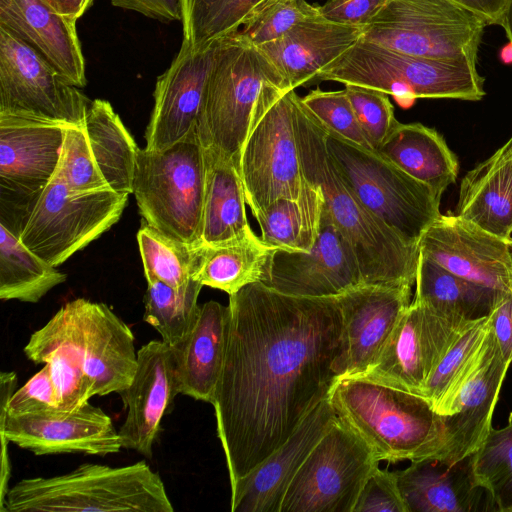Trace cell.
<instances>
[{
  "label": "cell",
  "mask_w": 512,
  "mask_h": 512,
  "mask_svg": "<svg viewBox=\"0 0 512 512\" xmlns=\"http://www.w3.org/2000/svg\"><path fill=\"white\" fill-rule=\"evenodd\" d=\"M498 25L503 27L512 44V0H505Z\"/></svg>",
  "instance_id": "54"
},
{
  "label": "cell",
  "mask_w": 512,
  "mask_h": 512,
  "mask_svg": "<svg viewBox=\"0 0 512 512\" xmlns=\"http://www.w3.org/2000/svg\"><path fill=\"white\" fill-rule=\"evenodd\" d=\"M511 362L497 342L461 391L452 415L444 416L446 452L443 461L455 464L474 454L492 428V417Z\"/></svg>",
  "instance_id": "28"
},
{
  "label": "cell",
  "mask_w": 512,
  "mask_h": 512,
  "mask_svg": "<svg viewBox=\"0 0 512 512\" xmlns=\"http://www.w3.org/2000/svg\"><path fill=\"white\" fill-rule=\"evenodd\" d=\"M386 0H328L319 7L325 19L350 26L364 27L383 7Z\"/></svg>",
  "instance_id": "48"
},
{
  "label": "cell",
  "mask_w": 512,
  "mask_h": 512,
  "mask_svg": "<svg viewBox=\"0 0 512 512\" xmlns=\"http://www.w3.org/2000/svg\"><path fill=\"white\" fill-rule=\"evenodd\" d=\"M322 81L382 91L402 108L418 98L479 101L485 95L476 64L412 56L361 39L320 70L311 85Z\"/></svg>",
  "instance_id": "5"
},
{
  "label": "cell",
  "mask_w": 512,
  "mask_h": 512,
  "mask_svg": "<svg viewBox=\"0 0 512 512\" xmlns=\"http://www.w3.org/2000/svg\"><path fill=\"white\" fill-rule=\"evenodd\" d=\"M472 321L413 298L374 364L361 375L422 396L430 375Z\"/></svg>",
  "instance_id": "16"
},
{
  "label": "cell",
  "mask_w": 512,
  "mask_h": 512,
  "mask_svg": "<svg viewBox=\"0 0 512 512\" xmlns=\"http://www.w3.org/2000/svg\"><path fill=\"white\" fill-rule=\"evenodd\" d=\"M261 1L263 0H222L192 40L186 42L198 46L239 31V27Z\"/></svg>",
  "instance_id": "47"
},
{
  "label": "cell",
  "mask_w": 512,
  "mask_h": 512,
  "mask_svg": "<svg viewBox=\"0 0 512 512\" xmlns=\"http://www.w3.org/2000/svg\"><path fill=\"white\" fill-rule=\"evenodd\" d=\"M0 409L8 416L58 410V397L49 364L16 389L17 375L2 371L0 375Z\"/></svg>",
  "instance_id": "42"
},
{
  "label": "cell",
  "mask_w": 512,
  "mask_h": 512,
  "mask_svg": "<svg viewBox=\"0 0 512 512\" xmlns=\"http://www.w3.org/2000/svg\"><path fill=\"white\" fill-rule=\"evenodd\" d=\"M322 126L331 160L349 189L403 240L419 245L423 234L441 215L442 194L408 175L378 151L368 150Z\"/></svg>",
  "instance_id": "8"
},
{
  "label": "cell",
  "mask_w": 512,
  "mask_h": 512,
  "mask_svg": "<svg viewBox=\"0 0 512 512\" xmlns=\"http://www.w3.org/2000/svg\"><path fill=\"white\" fill-rule=\"evenodd\" d=\"M1 470L9 472L6 444L12 442L35 455L83 453L106 456L121 448L112 419L89 402L70 411H45L8 416L0 409Z\"/></svg>",
  "instance_id": "17"
},
{
  "label": "cell",
  "mask_w": 512,
  "mask_h": 512,
  "mask_svg": "<svg viewBox=\"0 0 512 512\" xmlns=\"http://www.w3.org/2000/svg\"><path fill=\"white\" fill-rule=\"evenodd\" d=\"M229 326V305L211 300L200 306L191 332L171 346L179 394L212 402L225 361Z\"/></svg>",
  "instance_id": "27"
},
{
  "label": "cell",
  "mask_w": 512,
  "mask_h": 512,
  "mask_svg": "<svg viewBox=\"0 0 512 512\" xmlns=\"http://www.w3.org/2000/svg\"><path fill=\"white\" fill-rule=\"evenodd\" d=\"M137 360L133 380L118 393L127 410L118 432L122 448L151 459L162 418L179 393L170 345L149 341L137 350Z\"/></svg>",
  "instance_id": "22"
},
{
  "label": "cell",
  "mask_w": 512,
  "mask_h": 512,
  "mask_svg": "<svg viewBox=\"0 0 512 512\" xmlns=\"http://www.w3.org/2000/svg\"><path fill=\"white\" fill-rule=\"evenodd\" d=\"M57 175L75 192L109 188L92 155L83 126H67Z\"/></svg>",
  "instance_id": "43"
},
{
  "label": "cell",
  "mask_w": 512,
  "mask_h": 512,
  "mask_svg": "<svg viewBox=\"0 0 512 512\" xmlns=\"http://www.w3.org/2000/svg\"><path fill=\"white\" fill-rule=\"evenodd\" d=\"M35 364L47 363L58 397V411H74L94 396V384L77 353L66 345L43 348L24 347Z\"/></svg>",
  "instance_id": "40"
},
{
  "label": "cell",
  "mask_w": 512,
  "mask_h": 512,
  "mask_svg": "<svg viewBox=\"0 0 512 512\" xmlns=\"http://www.w3.org/2000/svg\"><path fill=\"white\" fill-rule=\"evenodd\" d=\"M353 512H408L396 472L383 470L378 465L366 479Z\"/></svg>",
  "instance_id": "46"
},
{
  "label": "cell",
  "mask_w": 512,
  "mask_h": 512,
  "mask_svg": "<svg viewBox=\"0 0 512 512\" xmlns=\"http://www.w3.org/2000/svg\"><path fill=\"white\" fill-rule=\"evenodd\" d=\"M295 93L266 83L254 106L238 162L253 216L278 198L298 199L305 184L293 125Z\"/></svg>",
  "instance_id": "9"
},
{
  "label": "cell",
  "mask_w": 512,
  "mask_h": 512,
  "mask_svg": "<svg viewBox=\"0 0 512 512\" xmlns=\"http://www.w3.org/2000/svg\"><path fill=\"white\" fill-rule=\"evenodd\" d=\"M95 162L113 191L132 194L138 148L111 104L91 101L83 124Z\"/></svg>",
  "instance_id": "32"
},
{
  "label": "cell",
  "mask_w": 512,
  "mask_h": 512,
  "mask_svg": "<svg viewBox=\"0 0 512 512\" xmlns=\"http://www.w3.org/2000/svg\"><path fill=\"white\" fill-rule=\"evenodd\" d=\"M377 151L440 194L458 175V159L442 135L420 123L398 122Z\"/></svg>",
  "instance_id": "30"
},
{
  "label": "cell",
  "mask_w": 512,
  "mask_h": 512,
  "mask_svg": "<svg viewBox=\"0 0 512 512\" xmlns=\"http://www.w3.org/2000/svg\"><path fill=\"white\" fill-rule=\"evenodd\" d=\"M293 125L302 174L318 186L334 223L351 244L363 284H415L419 245H411L370 212L337 172L321 122L296 93Z\"/></svg>",
  "instance_id": "2"
},
{
  "label": "cell",
  "mask_w": 512,
  "mask_h": 512,
  "mask_svg": "<svg viewBox=\"0 0 512 512\" xmlns=\"http://www.w3.org/2000/svg\"><path fill=\"white\" fill-rule=\"evenodd\" d=\"M455 215L512 241V137L462 178Z\"/></svg>",
  "instance_id": "29"
},
{
  "label": "cell",
  "mask_w": 512,
  "mask_h": 512,
  "mask_svg": "<svg viewBox=\"0 0 512 512\" xmlns=\"http://www.w3.org/2000/svg\"><path fill=\"white\" fill-rule=\"evenodd\" d=\"M508 512H512V508H510Z\"/></svg>",
  "instance_id": "55"
},
{
  "label": "cell",
  "mask_w": 512,
  "mask_h": 512,
  "mask_svg": "<svg viewBox=\"0 0 512 512\" xmlns=\"http://www.w3.org/2000/svg\"><path fill=\"white\" fill-rule=\"evenodd\" d=\"M60 14L77 20L92 5L94 0H47Z\"/></svg>",
  "instance_id": "53"
},
{
  "label": "cell",
  "mask_w": 512,
  "mask_h": 512,
  "mask_svg": "<svg viewBox=\"0 0 512 512\" xmlns=\"http://www.w3.org/2000/svg\"><path fill=\"white\" fill-rule=\"evenodd\" d=\"M67 126L0 114V224L18 238L58 170Z\"/></svg>",
  "instance_id": "12"
},
{
  "label": "cell",
  "mask_w": 512,
  "mask_h": 512,
  "mask_svg": "<svg viewBox=\"0 0 512 512\" xmlns=\"http://www.w3.org/2000/svg\"><path fill=\"white\" fill-rule=\"evenodd\" d=\"M344 86L364 135L377 151L399 122L388 94L354 84Z\"/></svg>",
  "instance_id": "44"
},
{
  "label": "cell",
  "mask_w": 512,
  "mask_h": 512,
  "mask_svg": "<svg viewBox=\"0 0 512 512\" xmlns=\"http://www.w3.org/2000/svg\"><path fill=\"white\" fill-rule=\"evenodd\" d=\"M323 206L321 189L305 180L298 199L278 198L254 216L261 239L276 249L308 252L319 232Z\"/></svg>",
  "instance_id": "34"
},
{
  "label": "cell",
  "mask_w": 512,
  "mask_h": 512,
  "mask_svg": "<svg viewBox=\"0 0 512 512\" xmlns=\"http://www.w3.org/2000/svg\"><path fill=\"white\" fill-rule=\"evenodd\" d=\"M415 284L414 298L467 320L488 316L503 292L457 276L421 253Z\"/></svg>",
  "instance_id": "35"
},
{
  "label": "cell",
  "mask_w": 512,
  "mask_h": 512,
  "mask_svg": "<svg viewBox=\"0 0 512 512\" xmlns=\"http://www.w3.org/2000/svg\"><path fill=\"white\" fill-rule=\"evenodd\" d=\"M266 286L298 297H337L363 284L354 250L323 206L319 232L308 252L276 249Z\"/></svg>",
  "instance_id": "18"
},
{
  "label": "cell",
  "mask_w": 512,
  "mask_h": 512,
  "mask_svg": "<svg viewBox=\"0 0 512 512\" xmlns=\"http://www.w3.org/2000/svg\"><path fill=\"white\" fill-rule=\"evenodd\" d=\"M301 101L327 128L357 145L374 150L363 133L345 89L324 91L317 88L301 97Z\"/></svg>",
  "instance_id": "45"
},
{
  "label": "cell",
  "mask_w": 512,
  "mask_h": 512,
  "mask_svg": "<svg viewBox=\"0 0 512 512\" xmlns=\"http://www.w3.org/2000/svg\"><path fill=\"white\" fill-rule=\"evenodd\" d=\"M498 25L505 0H453Z\"/></svg>",
  "instance_id": "52"
},
{
  "label": "cell",
  "mask_w": 512,
  "mask_h": 512,
  "mask_svg": "<svg viewBox=\"0 0 512 512\" xmlns=\"http://www.w3.org/2000/svg\"><path fill=\"white\" fill-rule=\"evenodd\" d=\"M319 15V7L306 0H263L250 13L240 33L259 46L280 38L298 23Z\"/></svg>",
  "instance_id": "41"
},
{
  "label": "cell",
  "mask_w": 512,
  "mask_h": 512,
  "mask_svg": "<svg viewBox=\"0 0 512 512\" xmlns=\"http://www.w3.org/2000/svg\"><path fill=\"white\" fill-rule=\"evenodd\" d=\"M90 103L32 47L0 27V114L83 126Z\"/></svg>",
  "instance_id": "15"
},
{
  "label": "cell",
  "mask_w": 512,
  "mask_h": 512,
  "mask_svg": "<svg viewBox=\"0 0 512 512\" xmlns=\"http://www.w3.org/2000/svg\"><path fill=\"white\" fill-rule=\"evenodd\" d=\"M0 27L32 47L69 84H87L76 20L47 0H0Z\"/></svg>",
  "instance_id": "24"
},
{
  "label": "cell",
  "mask_w": 512,
  "mask_h": 512,
  "mask_svg": "<svg viewBox=\"0 0 512 512\" xmlns=\"http://www.w3.org/2000/svg\"><path fill=\"white\" fill-rule=\"evenodd\" d=\"M472 455L455 464L425 458L397 471L398 487L407 511H497L489 493L475 479Z\"/></svg>",
  "instance_id": "25"
},
{
  "label": "cell",
  "mask_w": 512,
  "mask_h": 512,
  "mask_svg": "<svg viewBox=\"0 0 512 512\" xmlns=\"http://www.w3.org/2000/svg\"><path fill=\"white\" fill-rule=\"evenodd\" d=\"M487 25L453 0H386L360 39L412 56L476 64Z\"/></svg>",
  "instance_id": "10"
},
{
  "label": "cell",
  "mask_w": 512,
  "mask_h": 512,
  "mask_svg": "<svg viewBox=\"0 0 512 512\" xmlns=\"http://www.w3.org/2000/svg\"><path fill=\"white\" fill-rule=\"evenodd\" d=\"M205 192L200 245L215 246L254 234L237 165L204 150Z\"/></svg>",
  "instance_id": "31"
},
{
  "label": "cell",
  "mask_w": 512,
  "mask_h": 512,
  "mask_svg": "<svg viewBox=\"0 0 512 512\" xmlns=\"http://www.w3.org/2000/svg\"><path fill=\"white\" fill-rule=\"evenodd\" d=\"M222 0H180L183 39L191 41Z\"/></svg>",
  "instance_id": "51"
},
{
  "label": "cell",
  "mask_w": 512,
  "mask_h": 512,
  "mask_svg": "<svg viewBox=\"0 0 512 512\" xmlns=\"http://www.w3.org/2000/svg\"><path fill=\"white\" fill-rule=\"evenodd\" d=\"M336 418L328 394L281 446L231 489V511L280 512L290 483Z\"/></svg>",
  "instance_id": "23"
},
{
  "label": "cell",
  "mask_w": 512,
  "mask_h": 512,
  "mask_svg": "<svg viewBox=\"0 0 512 512\" xmlns=\"http://www.w3.org/2000/svg\"><path fill=\"white\" fill-rule=\"evenodd\" d=\"M66 345L80 357L94 384V395L119 393L136 372L131 329L106 304L77 298L65 303L35 331L27 348Z\"/></svg>",
  "instance_id": "11"
},
{
  "label": "cell",
  "mask_w": 512,
  "mask_h": 512,
  "mask_svg": "<svg viewBox=\"0 0 512 512\" xmlns=\"http://www.w3.org/2000/svg\"><path fill=\"white\" fill-rule=\"evenodd\" d=\"M67 275L28 249L0 224V299L37 303Z\"/></svg>",
  "instance_id": "36"
},
{
  "label": "cell",
  "mask_w": 512,
  "mask_h": 512,
  "mask_svg": "<svg viewBox=\"0 0 512 512\" xmlns=\"http://www.w3.org/2000/svg\"><path fill=\"white\" fill-rule=\"evenodd\" d=\"M137 241L147 282L161 281L181 287L192 278L199 246L168 237L143 220Z\"/></svg>",
  "instance_id": "38"
},
{
  "label": "cell",
  "mask_w": 512,
  "mask_h": 512,
  "mask_svg": "<svg viewBox=\"0 0 512 512\" xmlns=\"http://www.w3.org/2000/svg\"><path fill=\"white\" fill-rule=\"evenodd\" d=\"M111 4L166 23L182 20L180 0H111Z\"/></svg>",
  "instance_id": "50"
},
{
  "label": "cell",
  "mask_w": 512,
  "mask_h": 512,
  "mask_svg": "<svg viewBox=\"0 0 512 512\" xmlns=\"http://www.w3.org/2000/svg\"><path fill=\"white\" fill-rule=\"evenodd\" d=\"M363 28L335 23L319 15L259 47L281 73L287 87L295 90L311 85L320 70L362 37Z\"/></svg>",
  "instance_id": "26"
},
{
  "label": "cell",
  "mask_w": 512,
  "mask_h": 512,
  "mask_svg": "<svg viewBox=\"0 0 512 512\" xmlns=\"http://www.w3.org/2000/svg\"><path fill=\"white\" fill-rule=\"evenodd\" d=\"M379 463L367 443L336 418L290 483L280 512H353Z\"/></svg>",
  "instance_id": "14"
},
{
  "label": "cell",
  "mask_w": 512,
  "mask_h": 512,
  "mask_svg": "<svg viewBox=\"0 0 512 512\" xmlns=\"http://www.w3.org/2000/svg\"><path fill=\"white\" fill-rule=\"evenodd\" d=\"M472 459L477 483L489 493L498 512H508L512 508V421L500 429L492 427Z\"/></svg>",
  "instance_id": "39"
},
{
  "label": "cell",
  "mask_w": 512,
  "mask_h": 512,
  "mask_svg": "<svg viewBox=\"0 0 512 512\" xmlns=\"http://www.w3.org/2000/svg\"><path fill=\"white\" fill-rule=\"evenodd\" d=\"M490 316L500 353L512 365V289L501 292Z\"/></svg>",
  "instance_id": "49"
},
{
  "label": "cell",
  "mask_w": 512,
  "mask_h": 512,
  "mask_svg": "<svg viewBox=\"0 0 512 512\" xmlns=\"http://www.w3.org/2000/svg\"><path fill=\"white\" fill-rule=\"evenodd\" d=\"M336 417L379 461L443 459L444 416L422 396L363 375L339 377L329 392Z\"/></svg>",
  "instance_id": "3"
},
{
  "label": "cell",
  "mask_w": 512,
  "mask_h": 512,
  "mask_svg": "<svg viewBox=\"0 0 512 512\" xmlns=\"http://www.w3.org/2000/svg\"><path fill=\"white\" fill-rule=\"evenodd\" d=\"M275 250L255 233L215 246L199 245L192 278L232 295L248 284L266 280Z\"/></svg>",
  "instance_id": "33"
},
{
  "label": "cell",
  "mask_w": 512,
  "mask_h": 512,
  "mask_svg": "<svg viewBox=\"0 0 512 512\" xmlns=\"http://www.w3.org/2000/svg\"><path fill=\"white\" fill-rule=\"evenodd\" d=\"M129 195L110 188L75 192L56 174L39 197L20 241L57 267L112 227Z\"/></svg>",
  "instance_id": "13"
},
{
  "label": "cell",
  "mask_w": 512,
  "mask_h": 512,
  "mask_svg": "<svg viewBox=\"0 0 512 512\" xmlns=\"http://www.w3.org/2000/svg\"><path fill=\"white\" fill-rule=\"evenodd\" d=\"M412 285L360 284L337 296L342 340L338 377L364 374L376 361L404 310Z\"/></svg>",
  "instance_id": "19"
},
{
  "label": "cell",
  "mask_w": 512,
  "mask_h": 512,
  "mask_svg": "<svg viewBox=\"0 0 512 512\" xmlns=\"http://www.w3.org/2000/svg\"><path fill=\"white\" fill-rule=\"evenodd\" d=\"M266 83L289 89L265 52L240 31L221 37L196 120L205 151L232 160L238 168L253 109Z\"/></svg>",
  "instance_id": "6"
},
{
  "label": "cell",
  "mask_w": 512,
  "mask_h": 512,
  "mask_svg": "<svg viewBox=\"0 0 512 512\" xmlns=\"http://www.w3.org/2000/svg\"><path fill=\"white\" fill-rule=\"evenodd\" d=\"M220 41L221 37L192 46L182 40L171 65L157 78L145 149H166L196 126L205 83Z\"/></svg>",
  "instance_id": "21"
},
{
  "label": "cell",
  "mask_w": 512,
  "mask_h": 512,
  "mask_svg": "<svg viewBox=\"0 0 512 512\" xmlns=\"http://www.w3.org/2000/svg\"><path fill=\"white\" fill-rule=\"evenodd\" d=\"M225 361L211 404L233 489L281 446L336 380L337 297H298L261 282L229 295Z\"/></svg>",
  "instance_id": "1"
},
{
  "label": "cell",
  "mask_w": 512,
  "mask_h": 512,
  "mask_svg": "<svg viewBox=\"0 0 512 512\" xmlns=\"http://www.w3.org/2000/svg\"><path fill=\"white\" fill-rule=\"evenodd\" d=\"M143 320L170 346L180 343L193 329L200 311L197 303L203 285L196 279L181 287L161 281L147 282Z\"/></svg>",
  "instance_id": "37"
},
{
  "label": "cell",
  "mask_w": 512,
  "mask_h": 512,
  "mask_svg": "<svg viewBox=\"0 0 512 512\" xmlns=\"http://www.w3.org/2000/svg\"><path fill=\"white\" fill-rule=\"evenodd\" d=\"M419 250L466 280L497 291L512 289V241L455 214H441L423 234Z\"/></svg>",
  "instance_id": "20"
},
{
  "label": "cell",
  "mask_w": 512,
  "mask_h": 512,
  "mask_svg": "<svg viewBox=\"0 0 512 512\" xmlns=\"http://www.w3.org/2000/svg\"><path fill=\"white\" fill-rule=\"evenodd\" d=\"M205 176L196 126L166 149H139L132 194L143 220L168 237L199 246Z\"/></svg>",
  "instance_id": "7"
},
{
  "label": "cell",
  "mask_w": 512,
  "mask_h": 512,
  "mask_svg": "<svg viewBox=\"0 0 512 512\" xmlns=\"http://www.w3.org/2000/svg\"><path fill=\"white\" fill-rule=\"evenodd\" d=\"M1 512H173L158 473L145 461L122 467L85 463L53 477L20 480Z\"/></svg>",
  "instance_id": "4"
}]
</instances>
